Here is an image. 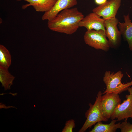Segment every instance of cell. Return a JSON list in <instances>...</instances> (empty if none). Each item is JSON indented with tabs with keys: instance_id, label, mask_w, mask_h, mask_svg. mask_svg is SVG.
<instances>
[{
	"instance_id": "obj_1",
	"label": "cell",
	"mask_w": 132,
	"mask_h": 132,
	"mask_svg": "<svg viewBox=\"0 0 132 132\" xmlns=\"http://www.w3.org/2000/svg\"><path fill=\"white\" fill-rule=\"evenodd\" d=\"M84 17L77 8L65 9L48 21V26L52 31L71 35L79 27V23Z\"/></svg>"
},
{
	"instance_id": "obj_2",
	"label": "cell",
	"mask_w": 132,
	"mask_h": 132,
	"mask_svg": "<svg viewBox=\"0 0 132 132\" xmlns=\"http://www.w3.org/2000/svg\"><path fill=\"white\" fill-rule=\"evenodd\" d=\"M123 76V74L120 70L115 73L110 71H106L103 80L106 88L102 94L109 93L119 94L127 90L128 88L132 85V80L126 83H122L121 80Z\"/></svg>"
},
{
	"instance_id": "obj_3",
	"label": "cell",
	"mask_w": 132,
	"mask_h": 132,
	"mask_svg": "<svg viewBox=\"0 0 132 132\" xmlns=\"http://www.w3.org/2000/svg\"><path fill=\"white\" fill-rule=\"evenodd\" d=\"M102 94L101 91H99L94 104L89 103V108L85 114L86 120L78 132H85L99 121H108V119L104 116L101 109L100 101Z\"/></svg>"
},
{
	"instance_id": "obj_4",
	"label": "cell",
	"mask_w": 132,
	"mask_h": 132,
	"mask_svg": "<svg viewBox=\"0 0 132 132\" xmlns=\"http://www.w3.org/2000/svg\"><path fill=\"white\" fill-rule=\"evenodd\" d=\"M84 39L86 44L97 50L107 52L110 48L105 32L103 30H87Z\"/></svg>"
},
{
	"instance_id": "obj_5",
	"label": "cell",
	"mask_w": 132,
	"mask_h": 132,
	"mask_svg": "<svg viewBox=\"0 0 132 132\" xmlns=\"http://www.w3.org/2000/svg\"><path fill=\"white\" fill-rule=\"evenodd\" d=\"M119 22L116 17L105 20L104 22L105 33L110 47L113 48H118L121 42V35L117 27Z\"/></svg>"
},
{
	"instance_id": "obj_6",
	"label": "cell",
	"mask_w": 132,
	"mask_h": 132,
	"mask_svg": "<svg viewBox=\"0 0 132 132\" xmlns=\"http://www.w3.org/2000/svg\"><path fill=\"white\" fill-rule=\"evenodd\" d=\"M127 90L129 94L125 96L126 99L116 107L111 117L112 120H124L127 122L128 119L130 118L132 120V86L129 87Z\"/></svg>"
},
{
	"instance_id": "obj_7",
	"label": "cell",
	"mask_w": 132,
	"mask_h": 132,
	"mask_svg": "<svg viewBox=\"0 0 132 132\" xmlns=\"http://www.w3.org/2000/svg\"><path fill=\"white\" fill-rule=\"evenodd\" d=\"M118 94L106 93L102 96L100 101L101 109L104 116L109 119L117 106L121 103V100Z\"/></svg>"
},
{
	"instance_id": "obj_8",
	"label": "cell",
	"mask_w": 132,
	"mask_h": 132,
	"mask_svg": "<svg viewBox=\"0 0 132 132\" xmlns=\"http://www.w3.org/2000/svg\"><path fill=\"white\" fill-rule=\"evenodd\" d=\"M122 0H109L93 8V12L106 20L115 17Z\"/></svg>"
},
{
	"instance_id": "obj_9",
	"label": "cell",
	"mask_w": 132,
	"mask_h": 132,
	"mask_svg": "<svg viewBox=\"0 0 132 132\" xmlns=\"http://www.w3.org/2000/svg\"><path fill=\"white\" fill-rule=\"evenodd\" d=\"M105 20L93 12L84 17L79 22L78 25L79 27L85 28L87 30H101L105 32V29L104 26Z\"/></svg>"
},
{
	"instance_id": "obj_10",
	"label": "cell",
	"mask_w": 132,
	"mask_h": 132,
	"mask_svg": "<svg viewBox=\"0 0 132 132\" xmlns=\"http://www.w3.org/2000/svg\"><path fill=\"white\" fill-rule=\"evenodd\" d=\"M77 4V0H57L55 3L49 11L44 13L42 17L43 20L50 21L62 11L70 8Z\"/></svg>"
},
{
	"instance_id": "obj_11",
	"label": "cell",
	"mask_w": 132,
	"mask_h": 132,
	"mask_svg": "<svg viewBox=\"0 0 132 132\" xmlns=\"http://www.w3.org/2000/svg\"><path fill=\"white\" fill-rule=\"evenodd\" d=\"M123 17L124 22H119L118 27L124 39L127 42L130 50L132 51V23L129 14L123 15Z\"/></svg>"
},
{
	"instance_id": "obj_12",
	"label": "cell",
	"mask_w": 132,
	"mask_h": 132,
	"mask_svg": "<svg viewBox=\"0 0 132 132\" xmlns=\"http://www.w3.org/2000/svg\"><path fill=\"white\" fill-rule=\"evenodd\" d=\"M22 0L29 3L22 6V8L25 9L30 6H33L35 10L39 12H47L54 6L57 0Z\"/></svg>"
},
{
	"instance_id": "obj_13",
	"label": "cell",
	"mask_w": 132,
	"mask_h": 132,
	"mask_svg": "<svg viewBox=\"0 0 132 132\" xmlns=\"http://www.w3.org/2000/svg\"><path fill=\"white\" fill-rule=\"evenodd\" d=\"M116 119L112 120L109 124H104L99 121L94 125V128L89 132H115L119 129L120 122L116 123L117 121Z\"/></svg>"
},
{
	"instance_id": "obj_14",
	"label": "cell",
	"mask_w": 132,
	"mask_h": 132,
	"mask_svg": "<svg viewBox=\"0 0 132 132\" xmlns=\"http://www.w3.org/2000/svg\"><path fill=\"white\" fill-rule=\"evenodd\" d=\"M8 68L0 66V81L5 90H9L15 77L9 72Z\"/></svg>"
},
{
	"instance_id": "obj_15",
	"label": "cell",
	"mask_w": 132,
	"mask_h": 132,
	"mask_svg": "<svg viewBox=\"0 0 132 132\" xmlns=\"http://www.w3.org/2000/svg\"><path fill=\"white\" fill-rule=\"evenodd\" d=\"M11 55L8 50L3 45H0V66L8 68L11 64Z\"/></svg>"
},
{
	"instance_id": "obj_16",
	"label": "cell",
	"mask_w": 132,
	"mask_h": 132,
	"mask_svg": "<svg viewBox=\"0 0 132 132\" xmlns=\"http://www.w3.org/2000/svg\"><path fill=\"white\" fill-rule=\"evenodd\" d=\"M75 121L74 119L68 120L66 121L62 132H72L73 129L75 128Z\"/></svg>"
},
{
	"instance_id": "obj_17",
	"label": "cell",
	"mask_w": 132,
	"mask_h": 132,
	"mask_svg": "<svg viewBox=\"0 0 132 132\" xmlns=\"http://www.w3.org/2000/svg\"><path fill=\"white\" fill-rule=\"evenodd\" d=\"M119 129L121 132H132V124L124 121L121 123Z\"/></svg>"
},
{
	"instance_id": "obj_18",
	"label": "cell",
	"mask_w": 132,
	"mask_h": 132,
	"mask_svg": "<svg viewBox=\"0 0 132 132\" xmlns=\"http://www.w3.org/2000/svg\"><path fill=\"white\" fill-rule=\"evenodd\" d=\"M107 1V0H94L95 3L98 6L103 4Z\"/></svg>"
},
{
	"instance_id": "obj_19",
	"label": "cell",
	"mask_w": 132,
	"mask_h": 132,
	"mask_svg": "<svg viewBox=\"0 0 132 132\" xmlns=\"http://www.w3.org/2000/svg\"><path fill=\"white\" fill-rule=\"evenodd\" d=\"M11 107H14L10 106H7L4 104H0V109L2 108H4L7 109Z\"/></svg>"
}]
</instances>
